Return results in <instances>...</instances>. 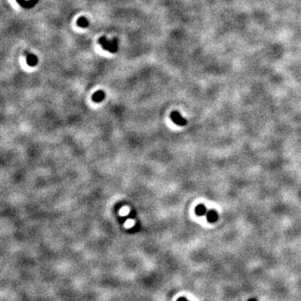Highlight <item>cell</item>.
<instances>
[{
	"label": "cell",
	"mask_w": 301,
	"mask_h": 301,
	"mask_svg": "<svg viewBox=\"0 0 301 301\" xmlns=\"http://www.w3.org/2000/svg\"><path fill=\"white\" fill-rule=\"evenodd\" d=\"M98 42L102 45L104 50L110 53H116L118 50V42L116 39H113L111 41H109L105 37H101L99 39Z\"/></svg>",
	"instance_id": "1"
},
{
	"label": "cell",
	"mask_w": 301,
	"mask_h": 301,
	"mask_svg": "<svg viewBox=\"0 0 301 301\" xmlns=\"http://www.w3.org/2000/svg\"><path fill=\"white\" fill-rule=\"evenodd\" d=\"M105 96V95L104 91H102V90H98V91H96V92L93 95L92 100L95 102H100L104 100Z\"/></svg>",
	"instance_id": "7"
},
{
	"label": "cell",
	"mask_w": 301,
	"mask_h": 301,
	"mask_svg": "<svg viewBox=\"0 0 301 301\" xmlns=\"http://www.w3.org/2000/svg\"><path fill=\"white\" fill-rule=\"evenodd\" d=\"M195 212H196L197 216H205L207 212V207L204 206L203 204H199V205H197V206L196 207Z\"/></svg>",
	"instance_id": "5"
},
{
	"label": "cell",
	"mask_w": 301,
	"mask_h": 301,
	"mask_svg": "<svg viewBox=\"0 0 301 301\" xmlns=\"http://www.w3.org/2000/svg\"><path fill=\"white\" fill-rule=\"evenodd\" d=\"M127 212H128V210H127L126 208H123L121 210V213L122 214H126Z\"/></svg>",
	"instance_id": "10"
},
{
	"label": "cell",
	"mask_w": 301,
	"mask_h": 301,
	"mask_svg": "<svg viewBox=\"0 0 301 301\" xmlns=\"http://www.w3.org/2000/svg\"><path fill=\"white\" fill-rule=\"evenodd\" d=\"M26 61H27V64L30 66H35L38 63V58L36 55L29 54L27 55V57H26Z\"/></svg>",
	"instance_id": "6"
},
{
	"label": "cell",
	"mask_w": 301,
	"mask_h": 301,
	"mask_svg": "<svg viewBox=\"0 0 301 301\" xmlns=\"http://www.w3.org/2000/svg\"><path fill=\"white\" fill-rule=\"evenodd\" d=\"M77 24L81 28H86L89 25V22L85 17H81L77 20Z\"/></svg>",
	"instance_id": "8"
},
{
	"label": "cell",
	"mask_w": 301,
	"mask_h": 301,
	"mask_svg": "<svg viewBox=\"0 0 301 301\" xmlns=\"http://www.w3.org/2000/svg\"><path fill=\"white\" fill-rule=\"evenodd\" d=\"M206 218L207 220L209 222V223H215V222L218 221V214L217 212L215 210H210V211H207L206 214Z\"/></svg>",
	"instance_id": "3"
},
{
	"label": "cell",
	"mask_w": 301,
	"mask_h": 301,
	"mask_svg": "<svg viewBox=\"0 0 301 301\" xmlns=\"http://www.w3.org/2000/svg\"><path fill=\"white\" fill-rule=\"evenodd\" d=\"M177 301H189V300H187V299H186V298H184V297H181V298H179V299H177Z\"/></svg>",
	"instance_id": "9"
},
{
	"label": "cell",
	"mask_w": 301,
	"mask_h": 301,
	"mask_svg": "<svg viewBox=\"0 0 301 301\" xmlns=\"http://www.w3.org/2000/svg\"><path fill=\"white\" fill-rule=\"evenodd\" d=\"M171 118L172 121L178 126H185L187 124V120L183 118L178 111H172L171 114Z\"/></svg>",
	"instance_id": "2"
},
{
	"label": "cell",
	"mask_w": 301,
	"mask_h": 301,
	"mask_svg": "<svg viewBox=\"0 0 301 301\" xmlns=\"http://www.w3.org/2000/svg\"><path fill=\"white\" fill-rule=\"evenodd\" d=\"M17 2L19 3L22 7L25 8H30L34 7L36 3H37L38 0H17Z\"/></svg>",
	"instance_id": "4"
},
{
	"label": "cell",
	"mask_w": 301,
	"mask_h": 301,
	"mask_svg": "<svg viewBox=\"0 0 301 301\" xmlns=\"http://www.w3.org/2000/svg\"><path fill=\"white\" fill-rule=\"evenodd\" d=\"M248 301H258V300H257L256 299H249Z\"/></svg>",
	"instance_id": "11"
}]
</instances>
